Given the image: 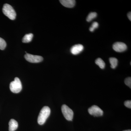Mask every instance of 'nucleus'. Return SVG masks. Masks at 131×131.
Listing matches in <instances>:
<instances>
[{
  "instance_id": "nucleus-10",
  "label": "nucleus",
  "mask_w": 131,
  "mask_h": 131,
  "mask_svg": "<svg viewBox=\"0 0 131 131\" xmlns=\"http://www.w3.org/2000/svg\"><path fill=\"white\" fill-rule=\"evenodd\" d=\"M18 122L14 119H11L9 122V131H15L18 128Z\"/></svg>"
},
{
  "instance_id": "nucleus-5",
  "label": "nucleus",
  "mask_w": 131,
  "mask_h": 131,
  "mask_svg": "<svg viewBox=\"0 0 131 131\" xmlns=\"http://www.w3.org/2000/svg\"><path fill=\"white\" fill-rule=\"evenodd\" d=\"M88 112L90 114L94 117H100L102 116L103 114V110L96 105H93L89 108Z\"/></svg>"
},
{
  "instance_id": "nucleus-2",
  "label": "nucleus",
  "mask_w": 131,
  "mask_h": 131,
  "mask_svg": "<svg viewBox=\"0 0 131 131\" xmlns=\"http://www.w3.org/2000/svg\"><path fill=\"white\" fill-rule=\"evenodd\" d=\"M2 11L3 14L10 19L13 20L16 18V12L13 8L9 4H5L3 5Z\"/></svg>"
},
{
  "instance_id": "nucleus-20",
  "label": "nucleus",
  "mask_w": 131,
  "mask_h": 131,
  "mask_svg": "<svg viewBox=\"0 0 131 131\" xmlns=\"http://www.w3.org/2000/svg\"><path fill=\"white\" fill-rule=\"evenodd\" d=\"M124 131H131V130H125Z\"/></svg>"
},
{
  "instance_id": "nucleus-12",
  "label": "nucleus",
  "mask_w": 131,
  "mask_h": 131,
  "mask_svg": "<svg viewBox=\"0 0 131 131\" xmlns=\"http://www.w3.org/2000/svg\"><path fill=\"white\" fill-rule=\"evenodd\" d=\"M109 61L111 64V68L113 69H115L118 65V59L114 57L110 58L109 59Z\"/></svg>"
},
{
  "instance_id": "nucleus-19",
  "label": "nucleus",
  "mask_w": 131,
  "mask_h": 131,
  "mask_svg": "<svg viewBox=\"0 0 131 131\" xmlns=\"http://www.w3.org/2000/svg\"><path fill=\"white\" fill-rule=\"evenodd\" d=\"M127 17L129 18V20L131 21V12H129L127 14Z\"/></svg>"
},
{
  "instance_id": "nucleus-4",
  "label": "nucleus",
  "mask_w": 131,
  "mask_h": 131,
  "mask_svg": "<svg viewBox=\"0 0 131 131\" xmlns=\"http://www.w3.org/2000/svg\"><path fill=\"white\" fill-rule=\"evenodd\" d=\"M62 112L64 118L67 120L72 121L74 116V112L68 106L66 105H63L62 107Z\"/></svg>"
},
{
  "instance_id": "nucleus-1",
  "label": "nucleus",
  "mask_w": 131,
  "mask_h": 131,
  "mask_svg": "<svg viewBox=\"0 0 131 131\" xmlns=\"http://www.w3.org/2000/svg\"><path fill=\"white\" fill-rule=\"evenodd\" d=\"M50 109L49 107L45 106L42 108L38 117V122L39 124L42 125L44 124L50 114Z\"/></svg>"
},
{
  "instance_id": "nucleus-9",
  "label": "nucleus",
  "mask_w": 131,
  "mask_h": 131,
  "mask_svg": "<svg viewBox=\"0 0 131 131\" xmlns=\"http://www.w3.org/2000/svg\"><path fill=\"white\" fill-rule=\"evenodd\" d=\"M61 4L65 7L73 8L75 5V1L74 0H60Z\"/></svg>"
},
{
  "instance_id": "nucleus-8",
  "label": "nucleus",
  "mask_w": 131,
  "mask_h": 131,
  "mask_svg": "<svg viewBox=\"0 0 131 131\" xmlns=\"http://www.w3.org/2000/svg\"><path fill=\"white\" fill-rule=\"evenodd\" d=\"M84 49L82 45L81 44L75 45L73 46L70 49L71 52L73 55H76L80 54Z\"/></svg>"
},
{
  "instance_id": "nucleus-15",
  "label": "nucleus",
  "mask_w": 131,
  "mask_h": 131,
  "mask_svg": "<svg viewBox=\"0 0 131 131\" xmlns=\"http://www.w3.org/2000/svg\"><path fill=\"white\" fill-rule=\"evenodd\" d=\"M6 46V43L2 38H0V49L3 50L5 49Z\"/></svg>"
},
{
  "instance_id": "nucleus-3",
  "label": "nucleus",
  "mask_w": 131,
  "mask_h": 131,
  "mask_svg": "<svg viewBox=\"0 0 131 131\" xmlns=\"http://www.w3.org/2000/svg\"><path fill=\"white\" fill-rule=\"evenodd\" d=\"M9 88L10 90L15 93H18L21 91L22 84L18 78H15L14 81L11 82L9 85Z\"/></svg>"
},
{
  "instance_id": "nucleus-17",
  "label": "nucleus",
  "mask_w": 131,
  "mask_h": 131,
  "mask_svg": "<svg viewBox=\"0 0 131 131\" xmlns=\"http://www.w3.org/2000/svg\"><path fill=\"white\" fill-rule=\"evenodd\" d=\"M125 84L127 85L131 88V78L129 77L127 78L125 80Z\"/></svg>"
},
{
  "instance_id": "nucleus-11",
  "label": "nucleus",
  "mask_w": 131,
  "mask_h": 131,
  "mask_svg": "<svg viewBox=\"0 0 131 131\" xmlns=\"http://www.w3.org/2000/svg\"><path fill=\"white\" fill-rule=\"evenodd\" d=\"M33 37V35L32 34L30 33L26 34L22 39V42L25 43L30 42L32 40Z\"/></svg>"
},
{
  "instance_id": "nucleus-16",
  "label": "nucleus",
  "mask_w": 131,
  "mask_h": 131,
  "mask_svg": "<svg viewBox=\"0 0 131 131\" xmlns=\"http://www.w3.org/2000/svg\"><path fill=\"white\" fill-rule=\"evenodd\" d=\"M98 26H99V25L97 22L95 21V22H93L91 25V26L90 28V31L91 32L94 31L95 29L98 28Z\"/></svg>"
},
{
  "instance_id": "nucleus-6",
  "label": "nucleus",
  "mask_w": 131,
  "mask_h": 131,
  "mask_svg": "<svg viewBox=\"0 0 131 131\" xmlns=\"http://www.w3.org/2000/svg\"><path fill=\"white\" fill-rule=\"evenodd\" d=\"M26 60L28 62L33 63H37L42 62L43 60V58L40 56H35L27 53L25 56Z\"/></svg>"
},
{
  "instance_id": "nucleus-18",
  "label": "nucleus",
  "mask_w": 131,
  "mask_h": 131,
  "mask_svg": "<svg viewBox=\"0 0 131 131\" xmlns=\"http://www.w3.org/2000/svg\"><path fill=\"white\" fill-rule=\"evenodd\" d=\"M124 105L126 107L131 108V101L130 100L126 101L124 103Z\"/></svg>"
},
{
  "instance_id": "nucleus-14",
  "label": "nucleus",
  "mask_w": 131,
  "mask_h": 131,
  "mask_svg": "<svg viewBox=\"0 0 131 131\" xmlns=\"http://www.w3.org/2000/svg\"><path fill=\"white\" fill-rule=\"evenodd\" d=\"M97 13L95 12H92L90 13L88 15L86 18V20L88 22L91 21L93 19L95 18L97 16Z\"/></svg>"
},
{
  "instance_id": "nucleus-13",
  "label": "nucleus",
  "mask_w": 131,
  "mask_h": 131,
  "mask_svg": "<svg viewBox=\"0 0 131 131\" xmlns=\"http://www.w3.org/2000/svg\"><path fill=\"white\" fill-rule=\"evenodd\" d=\"M95 63L101 69H104L105 66V63L103 60L101 58H98L95 60Z\"/></svg>"
},
{
  "instance_id": "nucleus-7",
  "label": "nucleus",
  "mask_w": 131,
  "mask_h": 131,
  "mask_svg": "<svg viewBox=\"0 0 131 131\" xmlns=\"http://www.w3.org/2000/svg\"><path fill=\"white\" fill-rule=\"evenodd\" d=\"M113 48L115 51L117 52H122L126 50L127 46L123 42H117L113 45Z\"/></svg>"
}]
</instances>
